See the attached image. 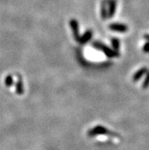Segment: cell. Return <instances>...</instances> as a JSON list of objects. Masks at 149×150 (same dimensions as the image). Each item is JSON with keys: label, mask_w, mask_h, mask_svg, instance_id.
<instances>
[{"label": "cell", "mask_w": 149, "mask_h": 150, "mask_svg": "<svg viewBox=\"0 0 149 150\" xmlns=\"http://www.w3.org/2000/svg\"><path fill=\"white\" fill-rule=\"evenodd\" d=\"M94 46H95V47L97 48V49H99L102 51H104V53H105L106 55L108 57H118L119 54L118 53H115V52L112 50L111 49H109L107 47H106L104 46V44L100 43V42H96L94 44Z\"/></svg>", "instance_id": "obj_1"}, {"label": "cell", "mask_w": 149, "mask_h": 150, "mask_svg": "<svg viewBox=\"0 0 149 150\" xmlns=\"http://www.w3.org/2000/svg\"><path fill=\"white\" fill-rule=\"evenodd\" d=\"M108 6V18H112L115 14L117 8V0H107Z\"/></svg>", "instance_id": "obj_2"}, {"label": "cell", "mask_w": 149, "mask_h": 150, "mask_svg": "<svg viewBox=\"0 0 149 150\" xmlns=\"http://www.w3.org/2000/svg\"><path fill=\"white\" fill-rule=\"evenodd\" d=\"M70 26L72 28V30L73 31L74 36L77 41L79 40V35H78V21L75 19H72L70 21Z\"/></svg>", "instance_id": "obj_3"}, {"label": "cell", "mask_w": 149, "mask_h": 150, "mask_svg": "<svg viewBox=\"0 0 149 150\" xmlns=\"http://www.w3.org/2000/svg\"><path fill=\"white\" fill-rule=\"evenodd\" d=\"M109 29L114 31H118V32H126L128 28L127 26L123 24H112L109 25Z\"/></svg>", "instance_id": "obj_4"}, {"label": "cell", "mask_w": 149, "mask_h": 150, "mask_svg": "<svg viewBox=\"0 0 149 150\" xmlns=\"http://www.w3.org/2000/svg\"><path fill=\"white\" fill-rule=\"evenodd\" d=\"M109 132L106 128L102 127H96L93 129L90 130L89 135L95 136L96 134H109Z\"/></svg>", "instance_id": "obj_5"}, {"label": "cell", "mask_w": 149, "mask_h": 150, "mask_svg": "<svg viewBox=\"0 0 149 150\" xmlns=\"http://www.w3.org/2000/svg\"><path fill=\"white\" fill-rule=\"evenodd\" d=\"M91 38H92V32H91V30H88L87 32L85 33L83 36L79 38L78 42H81V44H84V43H86V42L88 41Z\"/></svg>", "instance_id": "obj_6"}, {"label": "cell", "mask_w": 149, "mask_h": 150, "mask_svg": "<svg viewBox=\"0 0 149 150\" xmlns=\"http://www.w3.org/2000/svg\"><path fill=\"white\" fill-rule=\"evenodd\" d=\"M107 1H104L101 4V17L103 19H106L108 15V12L107 11Z\"/></svg>", "instance_id": "obj_7"}, {"label": "cell", "mask_w": 149, "mask_h": 150, "mask_svg": "<svg viewBox=\"0 0 149 150\" xmlns=\"http://www.w3.org/2000/svg\"><path fill=\"white\" fill-rule=\"evenodd\" d=\"M146 71H147V69H146L145 68H142V69L138 70V72H136V74L134 75V76H133V80H134V81H138V80L145 73Z\"/></svg>", "instance_id": "obj_8"}, {"label": "cell", "mask_w": 149, "mask_h": 150, "mask_svg": "<svg viewBox=\"0 0 149 150\" xmlns=\"http://www.w3.org/2000/svg\"><path fill=\"white\" fill-rule=\"evenodd\" d=\"M18 81L17 82V86H16V90H17V93L19 95H21L24 92V89H23V85L22 81H21V77H18Z\"/></svg>", "instance_id": "obj_9"}, {"label": "cell", "mask_w": 149, "mask_h": 150, "mask_svg": "<svg viewBox=\"0 0 149 150\" xmlns=\"http://www.w3.org/2000/svg\"><path fill=\"white\" fill-rule=\"evenodd\" d=\"M112 45H113V47L116 50H118L119 47V42L118 39H113L112 40Z\"/></svg>", "instance_id": "obj_10"}, {"label": "cell", "mask_w": 149, "mask_h": 150, "mask_svg": "<svg viewBox=\"0 0 149 150\" xmlns=\"http://www.w3.org/2000/svg\"><path fill=\"white\" fill-rule=\"evenodd\" d=\"M13 84V79L11 76H8L6 79V85L7 86H11Z\"/></svg>", "instance_id": "obj_11"}, {"label": "cell", "mask_w": 149, "mask_h": 150, "mask_svg": "<svg viewBox=\"0 0 149 150\" xmlns=\"http://www.w3.org/2000/svg\"><path fill=\"white\" fill-rule=\"evenodd\" d=\"M149 86V72L148 73L147 75V77H146V80H145V82H144V85H143V88H147Z\"/></svg>", "instance_id": "obj_12"}, {"label": "cell", "mask_w": 149, "mask_h": 150, "mask_svg": "<svg viewBox=\"0 0 149 150\" xmlns=\"http://www.w3.org/2000/svg\"><path fill=\"white\" fill-rule=\"evenodd\" d=\"M143 50L145 52H149V43H147L146 44H145Z\"/></svg>", "instance_id": "obj_13"}, {"label": "cell", "mask_w": 149, "mask_h": 150, "mask_svg": "<svg viewBox=\"0 0 149 150\" xmlns=\"http://www.w3.org/2000/svg\"><path fill=\"white\" fill-rule=\"evenodd\" d=\"M145 38L146 40H149V35H145Z\"/></svg>", "instance_id": "obj_14"}]
</instances>
